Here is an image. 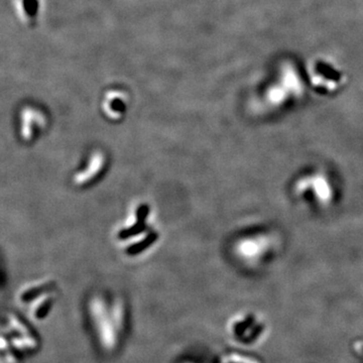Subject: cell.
<instances>
[{"label":"cell","mask_w":363,"mask_h":363,"mask_svg":"<svg viewBox=\"0 0 363 363\" xmlns=\"http://www.w3.org/2000/svg\"><path fill=\"white\" fill-rule=\"evenodd\" d=\"M86 319L97 350L104 356L117 354L127 338L130 326L129 311L124 299L94 293L86 302Z\"/></svg>","instance_id":"1"},{"label":"cell","mask_w":363,"mask_h":363,"mask_svg":"<svg viewBox=\"0 0 363 363\" xmlns=\"http://www.w3.org/2000/svg\"><path fill=\"white\" fill-rule=\"evenodd\" d=\"M41 348V339L32 322L14 312L2 316L0 363H23Z\"/></svg>","instance_id":"2"},{"label":"cell","mask_w":363,"mask_h":363,"mask_svg":"<svg viewBox=\"0 0 363 363\" xmlns=\"http://www.w3.org/2000/svg\"><path fill=\"white\" fill-rule=\"evenodd\" d=\"M55 290V283L53 281H43L29 285L25 288H22L18 294L19 302L23 306H27L39 296Z\"/></svg>","instance_id":"3"},{"label":"cell","mask_w":363,"mask_h":363,"mask_svg":"<svg viewBox=\"0 0 363 363\" xmlns=\"http://www.w3.org/2000/svg\"><path fill=\"white\" fill-rule=\"evenodd\" d=\"M157 238V233L156 232H150L145 238H143L141 241L132 244L130 247L127 248V253L130 255H135L140 253L141 251H143L145 248L149 247Z\"/></svg>","instance_id":"4"},{"label":"cell","mask_w":363,"mask_h":363,"mask_svg":"<svg viewBox=\"0 0 363 363\" xmlns=\"http://www.w3.org/2000/svg\"><path fill=\"white\" fill-rule=\"evenodd\" d=\"M144 228H145L144 221L137 219V221H136L132 226H130V227H128V228H125V229H123L122 231H120V232H119V237H120V238H123V239L128 238V237H131V236L136 235V234L140 233L141 231H143Z\"/></svg>","instance_id":"5"},{"label":"cell","mask_w":363,"mask_h":363,"mask_svg":"<svg viewBox=\"0 0 363 363\" xmlns=\"http://www.w3.org/2000/svg\"><path fill=\"white\" fill-rule=\"evenodd\" d=\"M23 6L29 17H35L38 10L37 0H23Z\"/></svg>","instance_id":"6"},{"label":"cell","mask_w":363,"mask_h":363,"mask_svg":"<svg viewBox=\"0 0 363 363\" xmlns=\"http://www.w3.org/2000/svg\"><path fill=\"white\" fill-rule=\"evenodd\" d=\"M180 363H199V362L194 361V360H184V361H182Z\"/></svg>","instance_id":"7"}]
</instances>
